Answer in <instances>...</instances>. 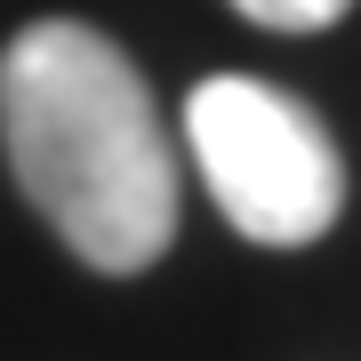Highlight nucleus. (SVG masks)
Returning a JSON list of instances; mask_svg holds the SVG:
<instances>
[{"mask_svg":"<svg viewBox=\"0 0 361 361\" xmlns=\"http://www.w3.org/2000/svg\"><path fill=\"white\" fill-rule=\"evenodd\" d=\"M233 8H241L249 25H265V32H322V25H337V16L353 8V0H233Z\"/></svg>","mask_w":361,"mask_h":361,"instance_id":"obj_3","label":"nucleus"},{"mask_svg":"<svg viewBox=\"0 0 361 361\" xmlns=\"http://www.w3.org/2000/svg\"><path fill=\"white\" fill-rule=\"evenodd\" d=\"M185 137H193L209 201L257 249H305L345 209V161H337L329 129L273 80L249 73L201 80L185 104Z\"/></svg>","mask_w":361,"mask_h":361,"instance_id":"obj_2","label":"nucleus"},{"mask_svg":"<svg viewBox=\"0 0 361 361\" xmlns=\"http://www.w3.org/2000/svg\"><path fill=\"white\" fill-rule=\"evenodd\" d=\"M0 145L25 201L97 273H145L177 233V161L145 73L104 32L49 16L0 56Z\"/></svg>","mask_w":361,"mask_h":361,"instance_id":"obj_1","label":"nucleus"}]
</instances>
